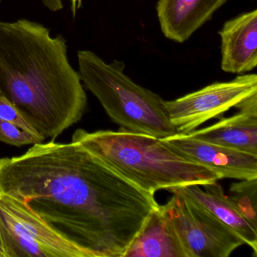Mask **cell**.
<instances>
[{"label": "cell", "mask_w": 257, "mask_h": 257, "mask_svg": "<svg viewBox=\"0 0 257 257\" xmlns=\"http://www.w3.org/2000/svg\"><path fill=\"white\" fill-rule=\"evenodd\" d=\"M0 195L25 204L87 257H124L159 206L79 143L54 140L0 159Z\"/></svg>", "instance_id": "1"}, {"label": "cell", "mask_w": 257, "mask_h": 257, "mask_svg": "<svg viewBox=\"0 0 257 257\" xmlns=\"http://www.w3.org/2000/svg\"><path fill=\"white\" fill-rule=\"evenodd\" d=\"M0 94L42 136L53 140L79 122L87 107L65 39L26 19L0 22Z\"/></svg>", "instance_id": "2"}, {"label": "cell", "mask_w": 257, "mask_h": 257, "mask_svg": "<svg viewBox=\"0 0 257 257\" xmlns=\"http://www.w3.org/2000/svg\"><path fill=\"white\" fill-rule=\"evenodd\" d=\"M72 141L79 143L126 180L151 195L160 189L204 186L220 180L211 170L152 135L122 128L94 132L77 129Z\"/></svg>", "instance_id": "3"}, {"label": "cell", "mask_w": 257, "mask_h": 257, "mask_svg": "<svg viewBox=\"0 0 257 257\" xmlns=\"http://www.w3.org/2000/svg\"><path fill=\"white\" fill-rule=\"evenodd\" d=\"M81 79L120 128L166 138L180 133L171 120L165 100L134 82L121 61L108 64L94 52H77Z\"/></svg>", "instance_id": "4"}, {"label": "cell", "mask_w": 257, "mask_h": 257, "mask_svg": "<svg viewBox=\"0 0 257 257\" xmlns=\"http://www.w3.org/2000/svg\"><path fill=\"white\" fill-rule=\"evenodd\" d=\"M0 237L6 257H87L20 201L0 195Z\"/></svg>", "instance_id": "5"}, {"label": "cell", "mask_w": 257, "mask_h": 257, "mask_svg": "<svg viewBox=\"0 0 257 257\" xmlns=\"http://www.w3.org/2000/svg\"><path fill=\"white\" fill-rule=\"evenodd\" d=\"M161 210L178 234L188 257H228L243 241L231 228L190 198L171 192Z\"/></svg>", "instance_id": "6"}, {"label": "cell", "mask_w": 257, "mask_h": 257, "mask_svg": "<svg viewBox=\"0 0 257 257\" xmlns=\"http://www.w3.org/2000/svg\"><path fill=\"white\" fill-rule=\"evenodd\" d=\"M257 94V76L240 74L229 82H215L174 100H165L170 120L180 134L190 133L220 118L242 100Z\"/></svg>", "instance_id": "7"}, {"label": "cell", "mask_w": 257, "mask_h": 257, "mask_svg": "<svg viewBox=\"0 0 257 257\" xmlns=\"http://www.w3.org/2000/svg\"><path fill=\"white\" fill-rule=\"evenodd\" d=\"M162 139L188 159L216 173L220 180L257 178V156L195 139L185 134Z\"/></svg>", "instance_id": "8"}, {"label": "cell", "mask_w": 257, "mask_h": 257, "mask_svg": "<svg viewBox=\"0 0 257 257\" xmlns=\"http://www.w3.org/2000/svg\"><path fill=\"white\" fill-rule=\"evenodd\" d=\"M221 68L244 74L257 66V10L243 13L224 24L219 31Z\"/></svg>", "instance_id": "9"}, {"label": "cell", "mask_w": 257, "mask_h": 257, "mask_svg": "<svg viewBox=\"0 0 257 257\" xmlns=\"http://www.w3.org/2000/svg\"><path fill=\"white\" fill-rule=\"evenodd\" d=\"M228 0H159L161 30L168 40L182 43L213 17Z\"/></svg>", "instance_id": "10"}, {"label": "cell", "mask_w": 257, "mask_h": 257, "mask_svg": "<svg viewBox=\"0 0 257 257\" xmlns=\"http://www.w3.org/2000/svg\"><path fill=\"white\" fill-rule=\"evenodd\" d=\"M168 191L181 194L208 210L235 232L257 256V225L248 220L237 210L217 182L204 186L192 185L173 188Z\"/></svg>", "instance_id": "11"}, {"label": "cell", "mask_w": 257, "mask_h": 257, "mask_svg": "<svg viewBox=\"0 0 257 257\" xmlns=\"http://www.w3.org/2000/svg\"><path fill=\"white\" fill-rule=\"evenodd\" d=\"M124 257H188L178 234L160 208L150 215Z\"/></svg>", "instance_id": "12"}, {"label": "cell", "mask_w": 257, "mask_h": 257, "mask_svg": "<svg viewBox=\"0 0 257 257\" xmlns=\"http://www.w3.org/2000/svg\"><path fill=\"white\" fill-rule=\"evenodd\" d=\"M195 139L257 156V114L237 113L186 134Z\"/></svg>", "instance_id": "13"}, {"label": "cell", "mask_w": 257, "mask_h": 257, "mask_svg": "<svg viewBox=\"0 0 257 257\" xmlns=\"http://www.w3.org/2000/svg\"><path fill=\"white\" fill-rule=\"evenodd\" d=\"M229 192L230 201L248 220L257 225V178L233 183Z\"/></svg>", "instance_id": "14"}, {"label": "cell", "mask_w": 257, "mask_h": 257, "mask_svg": "<svg viewBox=\"0 0 257 257\" xmlns=\"http://www.w3.org/2000/svg\"><path fill=\"white\" fill-rule=\"evenodd\" d=\"M46 138L23 130L16 124L0 119V141L22 147L43 142Z\"/></svg>", "instance_id": "15"}, {"label": "cell", "mask_w": 257, "mask_h": 257, "mask_svg": "<svg viewBox=\"0 0 257 257\" xmlns=\"http://www.w3.org/2000/svg\"><path fill=\"white\" fill-rule=\"evenodd\" d=\"M0 119L16 124L23 130L42 136L22 115L19 109L4 96L0 94ZM43 137V136H42ZM44 138V137H43Z\"/></svg>", "instance_id": "16"}, {"label": "cell", "mask_w": 257, "mask_h": 257, "mask_svg": "<svg viewBox=\"0 0 257 257\" xmlns=\"http://www.w3.org/2000/svg\"><path fill=\"white\" fill-rule=\"evenodd\" d=\"M43 3L52 12L60 11L64 8L62 0H43Z\"/></svg>", "instance_id": "17"}, {"label": "cell", "mask_w": 257, "mask_h": 257, "mask_svg": "<svg viewBox=\"0 0 257 257\" xmlns=\"http://www.w3.org/2000/svg\"><path fill=\"white\" fill-rule=\"evenodd\" d=\"M72 3V12H73V16L76 15V10L81 7V3L82 0H71Z\"/></svg>", "instance_id": "18"}, {"label": "cell", "mask_w": 257, "mask_h": 257, "mask_svg": "<svg viewBox=\"0 0 257 257\" xmlns=\"http://www.w3.org/2000/svg\"><path fill=\"white\" fill-rule=\"evenodd\" d=\"M0 255H1V257H6L5 252H4V248H3L1 237H0Z\"/></svg>", "instance_id": "19"}, {"label": "cell", "mask_w": 257, "mask_h": 257, "mask_svg": "<svg viewBox=\"0 0 257 257\" xmlns=\"http://www.w3.org/2000/svg\"><path fill=\"white\" fill-rule=\"evenodd\" d=\"M0 257H1V255H0Z\"/></svg>", "instance_id": "20"}, {"label": "cell", "mask_w": 257, "mask_h": 257, "mask_svg": "<svg viewBox=\"0 0 257 257\" xmlns=\"http://www.w3.org/2000/svg\"><path fill=\"white\" fill-rule=\"evenodd\" d=\"M0 1H1V0H0Z\"/></svg>", "instance_id": "21"}]
</instances>
